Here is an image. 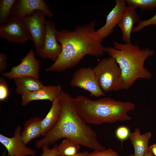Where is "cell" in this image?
Segmentation results:
<instances>
[{
    "mask_svg": "<svg viewBox=\"0 0 156 156\" xmlns=\"http://www.w3.org/2000/svg\"><path fill=\"white\" fill-rule=\"evenodd\" d=\"M21 127L17 126L15 128L13 136L9 137L0 134V142L6 148L8 156H34L36 151L26 146L21 137Z\"/></svg>",
    "mask_w": 156,
    "mask_h": 156,
    "instance_id": "8fae6325",
    "label": "cell"
},
{
    "mask_svg": "<svg viewBox=\"0 0 156 156\" xmlns=\"http://www.w3.org/2000/svg\"><path fill=\"white\" fill-rule=\"evenodd\" d=\"M127 5L136 9L138 8L145 11L156 8V0H125Z\"/></svg>",
    "mask_w": 156,
    "mask_h": 156,
    "instance_id": "7402d4cb",
    "label": "cell"
},
{
    "mask_svg": "<svg viewBox=\"0 0 156 156\" xmlns=\"http://www.w3.org/2000/svg\"><path fill=\"white\" fill-rule=\"evenodd\" d=\"M80 145L68 138H65L59 145H55L59 156H73L78 153Z\"/></svg>",
    "mask_w": 156,
    "mask_h": 156,
    "instance_id": "ffe728a7",
    "label": "cell"
},
{
    "mask_svg": "<svg viewBox=\"0 0 156 156\" xmlns=\"http://www.w3.org/2000/svg\"><path fill=\"white\" fill-rule=\"evenodd\" d=\"M70 85L78 87L89 92L91 96L99 97L105 96L99 86L93 68H81L73 73Z\"/></svg>",
    "mask_w": 156,
    "mask_h": 156,
    "instance_id": "52a82bcc",
    "label": "cell"
},
{
    "mask_svg": "<svg viewBox=\"0 0 156 156\" xmlns=\"http://www.w3.org/2000/svg\"><path fill=\"white\" fill-rule=\"evenodd\" d=\"M114 47H106V52L115 60L121 72L124 89L130 88L138 79H149L151 73L144 67L146 60L154 51L146 48L141 49L136 44L115 42Z\"/></svg>",
    "mask_w": 156,
    "mask_h": 156,
    "instance_id": "277c9868",
    "label": "cell"
},
{
    "mask_svg": "<svg viewBox=\"0 0 156 156\" xmlns=\"http://www.w3.org/2000/svg\"><path fill=\"white\" fill-rule=\"evenodd\" d=\"M9 91L7 83L5 79L2 77L0 78V101H3L8 98Z\"/></svg>",
    "mask_w": 156,
    "mask_h": 156,
    "instance_id": "d4e9b609",
    "label": "cell"
},
{
    "mask_svg": "<svg viewBox=\"0 0 156 156\" xmlns=\"http://www.w3.org/2000/svg\"><path fill=\"white\" fill-rule=\"evenodd\" d=\"M62 90L60 84L44 86L37 90L22 96L21 105L25 106L34 101L48 100L53 102L60 96Z\"/></svg>",
    "mask_w": 156,
    "mask_h": 156,
    "instance_id": "5bb4252c",
    "label": "cell"
},
{
    "mask_svg": "<svg viewBox=\"0 0 156 156\" xmlns=\"http://www.w3.org/2000/svg\"><path fill=\"white\" fill-rule=\"evenodd\" d=\"M149 148L151 151L154 156H156V143L151 145Z\"/></svg>",
    "mask_w": 156,
    "mask_h": 156,
    "instance_id": "f1b7e54d",
    "label": "cell"
},
{
    "mask_svg": "<svg viewBox=\"0 0 156 156\" xmlns=\"http://www.w3.org/2000/svg\"><path fill=\"white\" fill-rule=\"evenodd\" d=\"M59 96L52 102L49 112L45 117L42 120V135L43 137L53 128L58 119L60 112Z\"/></svg>",
    "mask_w": 156,
    "mask_h": 156,
    "instance_id": "d6986e66",
    "label": "cell"
},
{
    "mask_svg": "<svg viewBox=\"0 0 156 156\" xmlns=\"http://www.w3.org/2000/svg\"><path fill=\"white\" fill-rule=\"evenodd\" d=\"M74 102L83 121L94 125L130 120L131 117L127 113L135 108L133 103L116 101L109 97L93 100L79 95L74 98Z\"/></svg>",
    "mask_w": 156,
    "mask_h": 156,
    "instance_id": "3957f363",
    "label": "cell"
},
{
    "mask_svg": "<svg viewBox=\"0 0 156 156\" xmlns=\"http://www.w3.org/2000/svg\"><path fill=\"white\" fill-rule=\"evenodd\" d=\"M59 101L60 112L56 123L45 136L36 142V147L40 148L49 146L65 138L94 150H105L97 140L96 132L80 116L75 103L74 98L62 90Z\"/></svg>",
    "mask_w": 156,
    "mask_h": 156,
    "instance_id": "6da1fadb",
    "label": "cell"
},
{
    "mask_svg": "<svg viewBox=\"0 0 156 156\" xmlns=\"http://www.w3.org/2000/svg\"><path fill=\"white\" fill-rule=\"evenodd\" d=\"M144 156H154L151 151L148 148L147 152L145 154Z\"/></svg>",
    "mask_w": 156,
    "mask_h": 156,
    "instance_id": "4dcf8cb0",
    "label": "cell"
},
{
    "mask_svg": "<svg viewBox=\"0 0 156 156\" xmlns=\"http://www.w3.org/2000/svg\"><path fill=\"white\" fill-rule=\"evenodd\" d=\"M6 154V151L5 150H4L3 152L2 153L1 156H5Z\"/></svg>",
    "mask_w": 156,
    "mask_h": 156,
    "instance_id": "1f68e13d",
    "label": "cell"
},
{
    "mask_svg": "<svg viewBox=\"0 0 156 156\" xmlns=\"http://www.w3.org/2000/svg\"><path fill=\"white\" fill-rule=\"evenodd\" d=\"M152 136L150 132L141 134L138 128H136L133 132L130 133L129 138L134 148L135 156H144L148 150L149 141Z\"/></svg>",
    "mask_w": 156,
    "mask_h": 156,
    "instance_id": "2e32d148",
    "label": "cell"
},
{
    "mask_svg": "<svg viewBox=\"0 0 156 156\" xmlns=\"http://www.w3.org/2000/svg\"><path fill=\"white\" fill-rule=\"evenodd\" d=\"M42 120L38 116L29 119L24 122L23 130L21 132V137L25 144L42 135Z\"/></svg>",
    "mask_w": 156,
    "mask_h": 156,
    "instance_id": "e0dca14e",
    "label": "cell"
},
{
    "mask_svg": "<svg viewBox=\"0 0 156 156\" xmlns=\"http://www.w3.org/2000/svg\"><path fill=\"white\" fill-rule=\"evenodd\" d=\"M42 153L40 156H59L56 149L55 145L51 149H49L48 146L43 147Z\"/></svg>",
    "mask_w": 156,
    "mask_h": 156,
    "instance_id": "4316f807",
    "label": "cell"
},
{
    "mask_svg": "<svg viewBox=\"0 0 156 156\" xmlns=\"http://www.w3.org/2000/svg\"><path fill=\"white\" fill-rule=\"evenodd\" d=\"M151 25L156 26V14L148 19L140 20L137 25L133 28L132 32L135 33L141 30L145 27Z\"/></svg>",
    "mask_w": 156,
    "mask_h": 156,
    "instance_id": "603a6c76",
    "label": "cell"
},
{
    "mask_svg": "<svg viewBox=\"0 0 156 156\" xmlns=\"http://www.w3.org/2000/svg\"><path fill=\"white\" fill-rule=\"evenodd\" d=\"M45 16L43 12L37 10L26 15L21 19L39 56L43 46L47 21Z\"/></svg>",
    "mask_w": 156,
    "mask_h": 156,
    "instance_id": "8992f818",
    "label": "cell"
},
{
    "mask_svg": "<svg viewBox=\"0 0 156 156\" xmlns=\"http://www.w3.org/2000/svg\"><path fill=\"white\" fill-rule=\"evenodd\" d=\"M130 133L129 129L127 127L122 126L116 129L115 135L117 138L122 142L129 138Z\"/></svg>",
    "mask_w": 156,
    "mask_h": 156,
    "instance_id": "cb8c5ba5",
    "label": "cell"
},
{
    "mask_svg": "<svg viewBox=\"0 0 156 156\" xmlns=\"http://www.w3.org/2000/svg\"><path fill=\"white\" fill-rule=\"evenodd\" d=\"M88 151H85L81 152H78L76 154L73 156H88Z\"/></svg>",
    "mask_w": 156,
    "mask_h": 156,
    "instance_id": "f546056e",
    "label": "cell"
},
{
    "mask_svg": "<svg viewBox=\"0 0 156 156\" xmlns=\"http://www.w3.org/2000/svg\"><path fill=\"white\" fill-rule=\"evenodd\" d=\"M128 156H135L133 154V155H129Z\"/></svg>",
    "mask_w": 156,
    "mask_h": 156,
    "instance_id": "d6a6232c",
    "label": "cell"
},
{
    "mask_svg": "<svg viewBox=\"0 0 156 156\" xmlns=\"http://www.w3.org/2000/svg\"><path fill=\"white\" fill-rule=\"evenodd\" d=\"M93 68L99 85L103 91L124 89L121 70L113 58L109 56L102 59Z\"/></svg>",
    "mask_w": 156,
    "mask_h": 156,
    "instance_id": "5b68a950",
    "label": "cell"
},
{
    "mask_svg": "<svg viewBox=\"0 0 156 156\" xmlns=\"http://www.w3.org/2000/svg\"><path fill=\"white\" fill-rule=\"evenodd\" d=\"M16 0H0V26L5 24L11 16V11Z\"/></svg>",
    "mask_w": 156,
    "mask_h": 156,
    "instance_id": "44dd1931",
    "label": "cell"
},
{
    "mask_svg": "<svg viewBox=\"0 0 156 156\" xmlns=\"http://www.w3.org/2000/svg\"><path fill=\"white\" fill-rule=\"evenodd\" d=\"M39 69V61L35 58L33 50L31 49L19 64L12 67L9 71L2 73V75L10 79L27 77L38 79Z\"/></svg>",
    "mask_w": 156,
    "mask_h": 156,
    "instance_id": "ba28073f",
    "label": "cell"
},
{
    "mask_svg": "<svg viewBox=\"0 0 156 156\" xmlns=\"http://www.w3.org/2000/svg\"><path fill=\"white\" fill-rule=\"evenodd\" d=\"M88 156H119L118 153L111 148L102 151L94 150L89 153Z\"/></svg>",
    "mask_w": 156,
    "mask_h": 156,
    "instance_id": "484cf974",
    "label": "cell"
},
{
    "mask_svg": "<svg viewBox=\"0 0 156 156\" xmlns=\"http://www.w3.org/2000/svg\"><path fill=\"white\" fill-rule=\"evenodd\" d=\"M135 9L129 6L126 7L122 17L117 26L122 33V40L125 43H131L130 37L133 25L140 20Z\"/></svg>",
    "mask_w": 156,
    "mask_h": 156,
    "instance_id": "9a60e30c",
    "label": "cell"
},
{
    "mask_svg": "<svg viewBox=\"0 0 156 156\" xmlns=\"http://www.w3.org/2000/svg\"><path fill=\"white\" fill-rule=\"evenodd\" d=\"M0 36L15 43H22L30 40L21 19L12 16L5 24L0 26Z\"/></svg>",
    "mask_w": 156,
    "mask_h": 156,
    "instance_id": "9c48e42d",
    "label": "cell"
},
{
    "mask_svg": "<svg viewBox=\"0 0 156 156\" xmlns=\"http://www.w3.org/2000/svg\"><path fill=\"white\" fill-rule=\"evenodd\" d=\"M55 23L47 20L42 50L39 56L43 59L48 58L55 62L60 56L62 50V46L57 40Z\"/></svg>",
    "mask_w": 156,
    "mask_h": 156,
    "instance_id": "30bf717a",
    "label": "cell"
},
{
    "mask_svg": "<svg viewBox=\"0 0 156 156\" xmlns=\"http://www.w3.org/2000/svg\"><path fill=\"white\" fill-rule=\"evenodd\" d=\"M40 10L46 16L52 18L53 14L43 0H16L11 11V16L21 19L27 14L36 10Z\"/></svg>",
    "mask_w": 156,
    "mask_h": 156,
    "instance_id": "7c38bea8",
    "label": "cell"
},
{
    "mask_svg": "<svg viewBox=\"0 0 156 156\" xmlns=\"http://www.w3.org/2000/svg\"><path fill=\"white\" fill-rule=\"evenodd\" d=\"M7 66V55L3 53L0 54V72L2 73L6 68Z\"/></svg>",
    "mask_w": 156,
    "mask_h": 156,
    "instance_id": "83f0119b",
    "label": "cell"
},
{
    "mask_svg": "<svg viewBox=\"0 0 156 156\" xmlns=\"http://www.w3.org/2000/svg\"><path fill=\"white\" fill-rule=\"evenodd\" d=\"M115 2L114 7L107 16L105 25L95 31L96 36L101 41L110 35L118 25L127 6L125 0H116Z\"/></svg>",
    "mask_w": 156,
    "mask_h": 156,
    "instance_id": "4fadbf2b",
    "label": "cell"
},
{
    "mask_svg": "<svg viewBox=\"0 0 156 156\" xmlns=\"http://www.w3.org/2000/svg\"><path fill=\"white\" fill-rule=\"evenodd\" d=\"M14 80L16 86L15 92L21 96L37 90L44 86L38 79L31 77L17 78Z\"/></svg>",
    "mask_w": 156,
    "mask_h": 156,
    "instance_id": "ac0fdd59",
    "label": "cell"
},
{
    "mask_svg": "<svg viewBox=\"0 0 156 156\" xmlns=\"http://www.w3.org/2000/svg\"><path fill=\"white\" fill-rule=\"evenodd\" d=\"M95 24L94 20L72 31H57L56 38L62 46V51L57 60L45 71H64L77 66L86 55L96 57L103 55L106 47L95 34Z\"/></svg>",
    "mask_w": 156,
    "mask_h": 156,
    "instance_id": "7a4b0ae2",
    "label": "cell"
}]
</instances>
